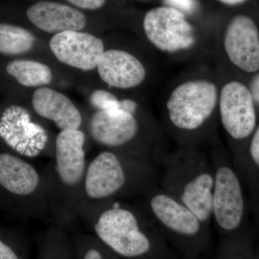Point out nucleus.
<instances>
[{
    "label": "nucleus",
    "mask_w": 259,
    "mask_h": 259,
    "mask_svg": "<svg viewBox=\"0 0 259 259\" xmlns=\"http://www.w3.org/2000/svg\"><path fill=\"white\" fill-rule=\"evenodd\" d=\"M160 188L189 207L204 223L212 221L214 170L210 157L192 149L172 153L159 161Z\"/></svg>",
    "instance_id": "1"
},
{
    "label": "nucleus",
    "mask_w": 259,
    "mask_h": 259,
    "mask_svg": "<svg viewBox=\"0 0 259 259\" xmlns=\"http://www.w3.org/2000/svg\"><path fill=\"white\" fill-rule=\"evenodd\" d=\"M214 170L212 221L220 231H236L241 227L245 214L243 188L238 172L220 150L210 156Z\"/></svg>",
    "instance_id": "2"
},
{
    "label": "nucleus",
    "mask_w": 259,
    "mask_h": 259,
    "mask_svg": "<svg viewBox=\"0 0 259 259\" xmlns=\"http://www.w3.org/2000/svg\"><path fill=\"white\" fill-rule=\"evenodd\" d=\"M218 102V90L207 81H187L177 87L167 102L172 126L182 132H196L212 116Z\"/></svg>",
    "instance_id": "3"
},
{
    "label": "nucleus",
    "mask_w": 259,
    "mask_h": 259,
    "mask_svg": "<svg viewBox=\"0 0 259 259\" xmlns=\"http://www.w3.org/2000/svg\"><path fill=\"white\" fill-rule=\"evenodd\" d=\"M95 228L99 238L122 256L139 257L151 249V239L141 229L139 217L118 202L102 213Z\"/></svg>",
    "instance_id": "4"
},
{
    "label": "nucleus",
    "mask_w": 259,
    "mask_h": 259,
    "mask_svg": "<svg viewBox=\"0 0 259 259\" xmlns=\"http://www.w3.org/2000/svg\"><path fill=\"white\" fill-rule=\"evenodd\" d=\"M148 40L166 52L190 49L195 42L193 27L182 12L171 7H158L146 13L144 20Z\"/></svg>",
    "instance_id": "5"
},
{
    "label": "nucleus",
    "mask_w": 259,
    "mask_h": 259,
    "mask_svg": "<svg viewBox=\"0 0 259 259\" xmlns=\"http://www.w3.org/2000/svg\"><path fill=\"white\" fill-rule=\"evenodd\" d=\"M148 207L153 221L161 229L180 238H198L209 226L189 207L159 187L151 190Z\"/></svg>",
    "instance_id": "6"
},
{
    "label": "nucleus",
    "mask_w": 259,
    "mask_h": 259,
    "mask_svg": "<svg viewBox=\"0 0 259 259\" xmlns=\"http://www.w3.org/2000/svg\"><path fill=\"white\" fill-rule=\"evenodd\" d=\"M220 116L223 128L235 141L246 139L254 132V100L243 83L234 81L223 87L220 96Z\"/></svg>",
    "instance_id": "7"
},
{
    "label": "nucleus",
    "mask_w": 259,
    "mask_h": 259,
    "mask_svg": "<svg viewBox=\"0 0 259 259\" xmlns=\"http://www.w3.org/2000/svg\"><path fill=\"white\" fill-rule=\"evenodd\" d=\"M49 47L59 62L82 71L97 68L105 52L102 39L81 30L56 34L51 37Z\"/></svg>",
    "instance_id": "8"
},
{
    "label": "nucleus",
    "mask_w": 259,
    "mask_h": 259,
    "mask_svg": "<svg viewBox=\"0 0 259 259\" xmlns=\"http://www.w3.org/2000/svg\"><path fill=\"white\" fill-rule=\"evenodd\" d=\"M224 48L237 67L248 73L259 70V31L249 17L238 15L230 22L225 34Z\"/></svg>",
    "instance_id": "9"
},
{
    "label": "nucleus",
    "mask_w": 259,
    "mask_h": 259,
    "mask_svg": "<svg viewBox=\"0 0 259 259\" xmlns=\"http://www.w3.org/2000/svg\"><path fill=\"white\" fill-rule=\"evenodd\" d=\"M127 183V172L122 161L115 153L103 151L88 167L85 191L90 198H107L123 190Z\"/></svg>",
    "instance_id": "10"
},
{
    "label": "nucleus",
    "mask_w": 259,
    "mask_h": 259,
    "mask_svg": "<svg viewBox=\"0 0 259 259\" xmlns=\"http://www.w3.org/2000/svg\"><path fill=\"white\" fill-rule=\"evenodd\" d=\"M139 124L134 115L122 110H97L90 122V133L98 144L117 148L137 136Z\"/></svg>",
    "instance_id": "11"
},
{
    "label": "nucleus",
    "mask_w": 259,
    "mask_h": 259,
    "mask_svg": "<svg viewBox=\"0 0 259 259\" xmlns=\"http://www.w3.org/2000/svg\"><path fill=\"white\" fill-rule=\"evenodd\" d=\"M97 68L102 81L115 88H136L146 78V69L142 63L125 51H105Z\"/></svg>",
    "instance_id": "12"
},
{
    "label": "nucleus",
    "mask_w": 259,
    "mask_h": 259,
    "mask_svg": "<svg viewBox=\"0 0 259 259\" xmlns=\"http://www.w3.org/2000/svg\"><path fill=\"white\" fill-rule=\"evenodd\" d=\"M30 23L48 33L58 34L82 30L87 18L79 10L56 2L42 1L31 5L26 12Z\"/></svg>",
    "instance_id": "13"
},
{
    "label": "nucleus",
    "mask_w": 259,
    "mask_h": 259,
    "mask_svg": "<svg viewBox=\"0 0 259 259\" xmlns=\"http://www.w3.org/2000/svg\"><path fill=\"white\" fill-rule=\"evenodd\" d=\"M31 102L37 115L53 121L61 131L77 130L81 125L79 110L69 97L60 92L42 87L32 94Z\"/></svg>",
    "instance_id": "14"
},
{
    "label": "nucleus",
    "mask_w": 259,
    "mask_h": 259,
    "mask_svg": "<svg viewBox=\"0 0 259 259\" xmlns=\"http://www.w3.org/2000/svg\"><path fill=\"white\" fill-rule=\"evenodd\" d=\"M84 141V134L79 129L61 131L56 138V170L61 180L66 185H76L83 176Z\"/></svg>",
    "instance_id": "15"
},
{
    "label": "nucleus",
    "mask_w": 259,
    "mask_h": 259,
    "mask_svg": "<svg viewBox=\"0 0 259 259\" xmlns=\"http://www.w3.org/2000/svg\"><path fill=\"white\" fill-rule=\"evenodd\" d=\"M38 184V175L31 165L13 155L0 154V185L5 190L18 195H28Z\"/></svg>",
    "instance_id": "16"
},
{
    "label": "nucleus",
    "mask_w": 259,
    "mask_h": 259,
    "mask_svg": "<svg viewBox=\"0 0 259 259\" xmlns=\"http://www.w3.org/2000/svg\"><path fill=\"white\" fill-rule=\"evenodd\" d=\"M6 71L26 88H42L52 81L53 73L48 65L28 59H15L6 66Z\"/></svg>",
    "instance_id": "17"
},
{
    "label": "nucleus",
    "mask_w": 259,
    "mask_h": 259,
    "mask_svg": "<svg viewBox=\"0 0 259 259\" xmlns=\"http://www.w3.org/2000/svg\"><path fill=\"white\" fill-rule=\"evenodd\" d=\"M36 37L27 29L13 24L0 23V54L18 56L31 51Z\"/></svg>",
    "instance_id": "18"
},
{
    "label": "nucleus",
    "mask_w": 259,
    "mask_h": 259,
    "mask_svg": "<svg viewBox=\"0 0 259 259\" xmlns=\"http://www.w3.org/2000/svg\"><path fill=\"white\" fill-rule=\"evenodd\" d=\"M90 100L91 105L98 110H121L120 100L107 90H95Z\"/></svg>",
    "instance_id": "19"
},
{
    "label": "nucleus",
    "mask_w": 259,
    "mask_h": 259,
    "mask_svg": "<svg viewBox=\"0 0 259 259\" xmlns=\"http://www.w3.org/2000/svg\"><path fill=\"white\" fill-rule=\"evenodd\" d=\"M253 134L248 146V156L253 166L259 170V126Z\"/></svg>",
    "instance_id": "20"
},
{
    "label": "nucleus",
    "mask_w": 259,
    "mask_h": 259,
    "mask_svg": "<svg viewBox=\"0 0 259 259\" xmlns=\"http://www.w3.org/2000/svg\"><path fill=\"white\" fill-rule=\"evenodd\" d=\"M169 7L182 13H192L196 9L195 0H166Z\"/></svg>",
    "instance_id": "21"
},
{
    "label": "nucleus",
    "mask_w": 259,
    "mask_h": 259,
    "mask_svg": "<svg viewBox=\"0 0 259 259\" xmlns=\"http://www.w3.org/2000/svg\"><path fill=\"white\" fill-rule=\"evenodd\" d=\"M76 8L85 10H97L105 4L106 0H66Z\"/></svg>",
    "instance_id": "22"
},
{
    "label": "nucleus",
    "mask_w": 259,
    "mask_h": 259,
    "mask_svg": "<svg viewBox=\"0 0 259 259\" xmlns=\"http://www.w3.org/2000/svg\"><path fill=\"white\" fill-rule=\"evenodd\" d=\"M121 110L134 115L138 109V104L134 100L125 99L120 100Z\"/></svg>",
    "instance_id": "23"
},
{
    "label": "nucleus",
    "mask_w": 259,
    "mask_h": 259,
    "mask_svg": "<svg viewBox=\"0 0 259 259\" xmlns=\"http://www.w3.org/2000/svg\"><path fill=\"white\" fill-rule=\"evenodd\" d=\"M0 259H18L10 247L0 241Z\"/></svg>",
    "instance_id": "24"
},
{
    "label": "nucleus",
    "mask_w": 259,
    "mask_h": 259,
    "mask_svg": "<svg viewBox=\"0 0 259 259\" xmlns=\"http://www.w3.org/2000/svg\"><path fill=\"white\" fill-rule=\"evenodd\" d=\"M250 88L253 100L259 105V74L255 76L252 79Z\"/></svg>",
    "instance_id": "25"
},
{
    "label": "nucleus",
    "mask_w": 259,
    "mask_h": 259,
    "mask_svg": "<svg viewBox=\"0 0 259 259\" xmlns=\"http://www.w3.org/2000/svg\"><path fill=\"white\" fill-rule=\"evenodd\" d=\"M83 259H102L101 253L95 249H91L87 252Z\"/></svg>",
    "instance_id": "26"
},
{
    "label": "nucleus",
    "mask_w": 259,
    "mask_h": 259,
    "mask_svg": "<svg viewBox=\"0 0 259 259\" xmlns=\"http://www.w3.org/2000/svg\"><path fill=\"white\" fill-rule=\"evenodd\" d=\"M218 1L221 2L223 4L233 6V5L242 4V3L246 2L247 0H218Z\"/></svg>",
    "instance_id": "27"
}]
</instances>
